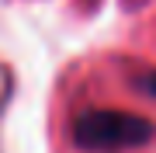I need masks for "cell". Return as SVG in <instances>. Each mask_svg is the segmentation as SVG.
<instances>
[{
	"instance_id": "7a4b0ae2",
	"label": "cell",
	"mask_w": 156,
	"mask_h": 153,
	"mask_svg": "<svg viewBox=\"0 0 156 153\" xmlns=\"http://www.w3.org/2000/svg\"><path fill=\"white\" fill-rule=\"evenodd\" d=\"M142 80H146V84H142V87H146V91H149V94H156V70H153V73H149V77H142Z\"/></svg>"
},
{
	"instance_id": "6da1fadb",
	"label": "cell",
	"mask_w": 156,
	"mask_h": 153,
	"mask_svg": "<svg viewBox=\"0 0 156 153\" xmlns=\"http://www.w3.org/2000/svg\"><path fill=\"white\" fill-rule=\"evenodd\" d=\"M153 136V122L132 111H111V108H90L80 111L73 122V139L83 150L115 153L128 146H142Z\"/></svg>"
}]
</instances>
